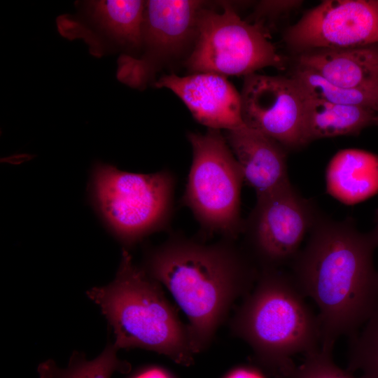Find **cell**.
<instances>
[{
    "mask_svg": "<svg viewBox=\"0 0 378 378\" xmlns=\"http://www.w3.org/2000/svg\"><path fill=\"white\" fill-rule=\"evenodd\" d=\"M374 222H375L374 227L372 230V232L373 234L374 235L376 240L377 241V244H378V210L376 211V214H375Z\"/></svg>",
    "mask_w": 378,
    "mask_h": 378,
    "instance_id": "cell-25",
    "label": "cell"
},
{
    "mask_svg": "<svg viewBox=\"0 0 378 378\" xmlns=\"http://www.w3.org/2000/svg\"><path fill=\"white\" fill-rule=\"evenodd\" d=\"M304 298L290 274L260 270L230 321L232 334L248 344L257 363L273 378H293V357L321 348L318 317Z\"/></svg>",
    "mask_w": 378,
    "mask_h": 378,
    "instance_id": "cell-3",
    "label": "cell"
},
{
    "mask_svg": "<svg viewBox=\"0 0 378 378\" xmlns=\"http://www.w3.org/2000/svg\"><path fill=\"white\" fill-rule=\"evenodd\" d=\"M205 4L195 0L146 1L140 54L120 55L118 79L142 90L163 68L182 59L184 63L195 46Z\"/></svg>",
    "mask_w": 378,
    "mask_h": 378,
    "instance_id": "cell-8",
    "label": "cell"
},
{
    "mask_svg": "<svg viewBox=\"0 0 378 378\" xmlns=\"http://www.w3.org/2000/svg\"><path fill=\"white\" fill-rule=\"evenodd\" d=\"M304 356L303 363L297 367L293 378H356L351 372L335 364L332 352L320 348Z\"/></svg>",
    "mask_w": 378,
    "mask_h": 378,
    "instance_id": "cell-21",
    "label": "cell"
},
{
    "mask_svg": "<svg viewBox=\"0 0 378 378\" xmlns=\"http://www.w3.org/2000/svg\"><path fill=\"white\" fill-rule=\"evenodd\" d=\"M241 94L244 125L286 150L307 145L304 118L307 96L292 78L253 73L244 76Z\"/></svg>",
    "mask_w": 378,
    "mask_h": 378,
    "instance_id": "cell-11",
    "label": "cell"
},
{
    "mask_svg": "<svg viewBox=\"0 0 378 378\" xmlns=\"http://www.w3.org/2000/svg\"><path fill=\"white\" fill-rule=\"evenodd\" d=\"M299 53L378 43V0H327L309 10L284 35Z\"/></svg>",
    "mask_w": 378,
    "mask_h": 378,
    "instance_id": "cell-10",
    "label": "cell"
},
{
    "mask_svg": "<svg viewBox=\"0 0 378 378\" xmlns=\"http://www.w3.org/2000/svg\"><path fill=\"white\" fill-rule=\"evenodd\" d=\"M226 141L244 181L259 197L289 183L287 150L275 140L246 125L225 131Z\"/></svg>",
    "mask_w": 378,
    "mask_h": 378,
    "instance_id": "cell-13",
    "label": "cell"
},
{
    "mask_svg": "<svg viewBox=\"0 0 378 378\" xmlns=\"http://www.w3.org/2000/svg\"><path fill=\"white\" fill-rule=\"evenodd\" d=\"M235 240L206 243L174 233L148 251L144 269L186 314L196 354L205 350L233 303L253 289L260 270Z\"/></svg>",
    "mask_w": 378,
    "mask_h": 378,
    "instance_id": "cell-2",
    "label": "cell"
},
{
    "mask_svg": "<svg viewBox=\"0 0 378 378\" xmlns=\"http://www.w3.org/2000/svg\"><path fill=\"white\" fill-rule=\"evenodd\" d=\"M297 65L349 89H378V43L303 52Z\"/></svg>",
    "mask_w": 378,
    "mask_h": 378,
    "instance_id": "cell-15",
    "label": "cell"
},
{
    "mask_svg": "<svg viewBox=\"0 0 378 378\" xmlns=\"http://www.w3.org/2000/svg\"><path fill=\"white\" fill-rule=\"evenodd\" d=\"M173 92L193 118L208 129L236 130L244 126L241 94L226 76L214 73H194L185 76L167 74L155 83Z\"/></svg>",
    "mask_w": 378,
    "mask_h": 378,
    "instance_id": "cell-12",
    "label": "cell"
},
{
    "mask_svg": "<svg viewBox=\"0 0 378 378\" xmlns=\"http://www.w3.org/2000/svg\"><path fill=\"white\" fill-rule=\"evenodd\" d=\"M291 77L309 97L335 104L370 108L378 111V89L342 88L314 71L298 65Z\"/></svg>",
    "mask_w": 378,
    "mask_h": 378,
    "instance_id": "cell-19",
    "label": "cell"
},
{
    "mask_svg": "<svg viewBox=\"0 0 378 378\" xmlns=\"http://www.w3.org/2000/svg\"><path fill=\"white\" fill-rule=\"evenodd\" d=\"M175 186L176 178L168 170L144 174L106 164L97 167L93 181L101 213L127 247L168 226Z\"/></svg>",
    "mask_w": 378,
    "mask_h": 378,
    "instance_id": "cell-6",
    "label": "cell"
},
{
    "mask_svg": "<svg viewBox=\"0 0 378 378\" xmlns=\"http://www.w3.org/2000/svg\"><path fill=\"white\" fill-rule=\"evenodd\" d=\"M321 212L290 183L256 202L244 220L245 249L258 269H279L291 262Z\"/></svg>",
    "mask_w": 378,
    "mask_h": 378,
    "instance_id": "cell-9",
    "label": "cell"
},
{
    "mask_svg": "<svg viewBox=\"0 0 378 378\" xmlns=\"http://www.w3.org/2000/svg\"><path fill=\"white\" fill-rule=\"evenodd\" d=\"M348 370L360 378H378V307L360 332L350 337Z\"/></svg>",
    "mask_w": 378,
    "mask_h": 378,
    "instance_id": "cell-20",
    "label": "cell"
},
{
    "mask_svg": "<svg viewBox=\"0 0 378 378\" xmlns=\"http://www.w3.org/2000/svg\"><path fill=\"white\" fill-rule=\"evenodd\" d=\"M377 246L372 232L359 231L351 218L321 213L290 262L296 285L318 307L322 350L332 352L340 337L356 334L378 307Z\"/></svg>",
    "mask_w": 378,
    "mask_h": 378,
    "instance_id": "cell-1",
    "label": "cell"
},
{
    "mask_svg": "<svg viewBox=\"0 0 378 378\" xmlns=\"http://www.w3.org/2000/svg\"><path fill=\"white\" fill-rule=\"evenodd\" d=\"M224 378H265V377L254 368L242 367L232 370Z\"/></svg>",
    "mask_w": 378,
    "mask_h": 378,
    "instance_id": "cell-24",
    "label": "cell"
},
{
    "mask_svg": "<svg viewBox=\"0 0 378 378\" xmlns=\"http://www.w3.org/2000/svg\"><path fill=\"white\" fill-rule=\"evenodd\" d=\"M377 115V111L370 108L335 104L307 96L304 118L306 144L324 138L358 135L365 128L376 126Z\"/></svg>",
    "mask_w": 378,
    "mask_h": 378,
    "instance_id": "cell-17",
    "label": "cell"
},
{
    "mask_svg": "<svg viewBox=\"0 0 378 378\" xmlns=\"http://www.w3.org/2000/svg\"><path fill=\"white\" fill-rule=\"evenodd\" d=\"M223 10L204 8L195 46L183 63L190 74L247 76L260 69H281L284 61L263 26L242 20L227 3Z\"/></svg>",
    "mask_w": 378,
    "mask_h": 378,
    "instance_id": "cell-7",
    "label": "cell"
},
{
    "mask_svg": "<svg viewBox=\"0 0 378 378\" xmlns=\"http://www.w3.org/2000/svg\"><path fill=\"white\" fill-rule=\"evenodd\" d=\"M88 22L94 31L80 36L92 54L99 56L107 43L127 52H139L146 1L101 0L87 1Z\"/></svg>",
    "mask_w": 378,
    "mask_h": 378,
    "instance_id": "cell-14",
    "label": "cell"
},
{
    "mask_svg": "<svg viewBox=\"0 0 378 378\" xmlns=\"http://www.w3.org/2000/svg\"><path fill=\"white\" fill-rule=\"evenodd\" d=\"M377 122H376V126H378V111L377 112Z\"/></svg>",
    "mask_w": 378,
    "mask_h": 378,
    "instance_id": "cell-26",
    "label": "cell"
},
{
    "mask_svg": "<svg viewBox=\"0 0 378 378\" xmlns=\"http://www.w3.org/2000/svg\"><path fill=\"white\" fill-rule=\"evenodd\" d=\"M326 189L340 202L354 204L378 192V155L365 150L338 151L327 167Z\"/></svg>",
    "mask_w": 378,
    "mask_h": 378,
    "instance_id": "cell-16",
    "label": "cell"
},
{
    "mask_svg": "<svg viewBox=\"0 0 378 378\" xmlns=\"http://www.w3.org/2000/svg\"><path fill=\"white\" fill-rule=\"evenodd\" d=\"M113 330L118 349L141 348L190 366L196 354L188 326L165 297L161 284L136 266L123 249L115 278L87 291Z\"/></svg>",
    "mask_w": 378,
    "mask_h": 378,
    "instance_id": "cell-4",
    "label": "cell"
},
{
    "mask_svg": "<svg viewBox=\"0 0 378 378\" xmlns=\"http://www.w3.org/2000/svg\"><path fill=\"white\" fill-rule=\"evenodd\" d=\"M131 378H174L166 370L159 367H148L144 368Z\"/></svg>",
    "mask_w": 378,
    "mask_h": 378,
    "instance_id": "cell-23",
    "label": "cell"
},
{
    "mask_svg": "<svg viewBox=\"0 0 378 378\" xmlns=\"http://www.w3.org/2000/svg\"><path fill=\"white\" fill-rule=\"evenodd\" d=\"M302 1H262L255 10L256 18L265 16L273 17L295 8Z\"/></svg>",
    "mask_w": 378,
    "mask_h": 378,
    "instance_id": "cell-22",
    "label": "cell"
},
{
    "mask_svg": "<svg viewBox=\"0 0 378 378\" xmlns=\"http://www.w3.org/2000/svg\"><path fill=\"white\" fill-rule=\"evenodd\" d=\"M118 350L113 344H110L91 360L76 351L66 368H59L55 361L48 360L38 366L37 372L39 378H111L115 372L127 374L131 370V365L118 359Z\"/></svg>",
    "mask_w": 378,
    "mask_h": 378,
    "instance_id": "cell-18",
    "label": "cell"
},
{
    "mask_svg": "<svg viewBox=\"0 0 378 378\" xmlns=\"http://www.w3.org/2000/svg\"><path fill=\"white\" fill-rule=\"evenodd\" d=\"M192 158L181 204L200 225L202 235L236 240L243 232L241 171L221 130L188 132Z\"/></svg>",
    "mask_w": 378,
    "mask_h": 378,
    "instance_id": "cell-5",
    "label": "cell"
}]
</instances>
